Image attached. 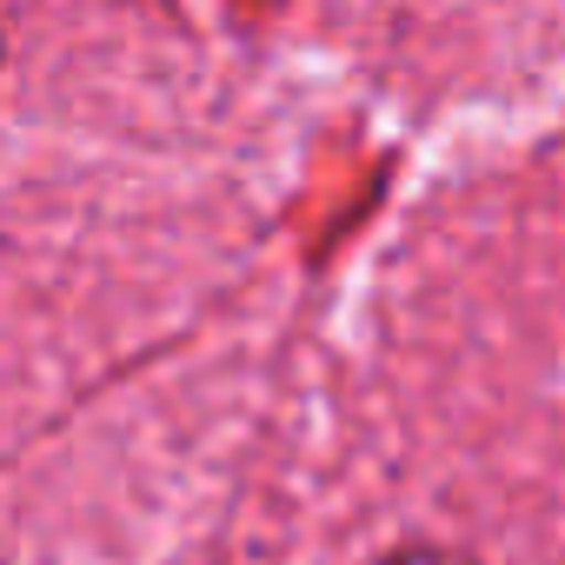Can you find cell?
Listing matches in <instances>:
<instances>
[{
	"instance_id": "obj_1",
	"label": "cell",
	"mask_w": 565,
	"mask_h": 565,
	"mask_svg": "<svg viewBox=\"0 0 565 565\" xmlns=\"http://www.w3.org/2000/svg\"><path fill=\"white\" fill-rule=\"evenodd\" d=\"M386 565H459V558H446V552H399V558H386Z\"/></svg>"
}]
</instances>
